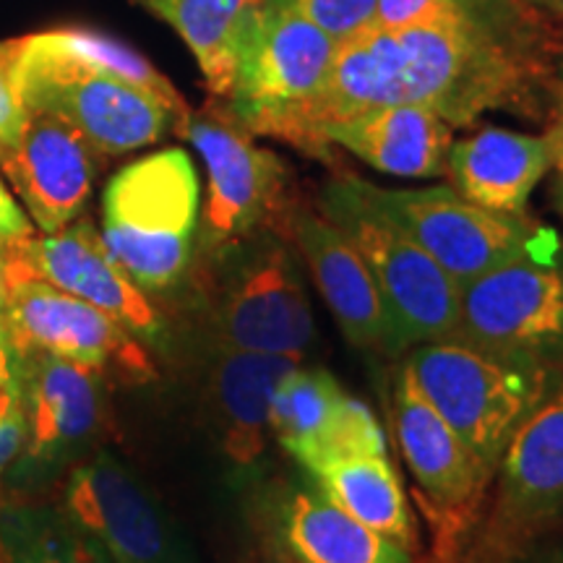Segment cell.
I'll use <instances>...</instances> for the list:
<instances>
[{"label": "cell", "instance_id": "1", "mask_svg": "<svg viewBox=\"0 0 563 563\" xmlns=\"http://www.w3.org/2000/svg\"><path fill=\"white\" fill-rule=\"evenodd\" d=\"M563 42L527 0H470L446 24L371 26L336 45L327 79L308 100L264 125V136L323 154V131L384 104H418L449 125L483 112L551 115Z\"/></svg>", "mask_w": 563, "mask_h": 563}, {"label": "cell", "instance_id": "2", "mask_svg": "<svg viewBox=\"0 0 563 563\" xmlns=\"http://www.w3.org/2000/svg\"><path fill=\"white\" fill-rule=\"evenodd\" d=\"M402 371L488 477L496 475L517 428L561 376L543 365L490 355L456 336L412 347Z\"/></svg>", "mask_w": 563, "mask_h": 563}, {"label": "cell", "instance_id": "3", "mask_svg": "<svg viewBox=\"0 0 563 563\" xmlns=\"http://www.w3.org/2000/svg\"><path fill=\"white\" fill-rule=\"evenodd\" d=\"M199 201V175L183 150L146 154L108 183L102 243L144 292H165L186 277Z\"/></svg>", "mask_w": 563, "mask_h": 563}, {"label": "cell", "instance_id": "4", "mask_svg": "<svg viewBox=\"0 0 563 563\" xmlns=\"http://www.w3.org/2000/svg\"><path fill=\"white\" fill-rule=\"evenodd\" d=\"M456 340L563 371V249L555 232L460 287Z\"/></svg>", "mask_w": 563, "mask_h": 563}, {"label": "cell", "instance_id": "5", "mask_svg": "<svg viewBox=\"0 0 563 563\" xmlns=\"http://www.w3.org/2000/svg\"><path fill=\"white\" fill-rule=\"evenodd\" d=\"M321 207L361 253L382 292L391 352L452 340L460 321V285L402 230L365 207L344 178L323 188Z\"/></svg>", "mask_w": 563, "mask_h": 563}, {"label": "cell", "instance_id": "6", "mask_svg": "<svg viewBox=\"0 0 563 563\" xmlns=\"http://www.w3.org/2000/svg\"><path fill=\"white\" fill-rule=\"evenodd\" d=\"M24 108L51 112L76 129L97 154L136 152L175 125L173 110L150 91L24 37L19 60Z\"/></svg>", "mask_w": 563, "mask_h": 563}, {"label": "cell", "instance_id": "7", "mask_svg": "<svg viewBox=\"0 0 563 563\" xmlns=\"http://www.w3.org/2000/svg\"><path fill=\"white\" fill-rule=\"evenodd\" d=\"M371 211L402 230L456 285H467L493 266L543 243L551 230L525 214H501L467 201L454 188H378L344 178Z\"/></svg>", "mask_w": 563, "mask_h": 563}, {"label": "cell", "instance_id": "8", "mask_svg": "<svg viewBox=\"0 0 563 563\" xmlns=\"http://www.w3.org/2000/svg\"><path fill=\"white\" fill-rule=\"evenodd\" d=\"M24 441L5 473L13 490H40L74 470L102 428L104 373L45 350H21Z\"/></svg>", "mask_w": 563, "mask_h": 563}, {"label": "cell", "instance_id": "9", "mask_svg": "<svg viewBox=\"0 0 563 563\" xmlns=\"http://www.w3.org/2000/svg\"><path fill=\"white\" fill-rule=\"evenodd\" d=\"M0 269L3 323L19 350H45L100 373L115 368L131 378L152 376L144 344L121 323L37 277L9 251L0 253Z\"/></svg>", "mask_w": 563, "mask_h": 563}, {"label": "cell", "instance_id": "10", "mask_svg": "<svg viewBox=\"0 0 563 563\" xmlns=\"http://www.w3.org/2000/svg\"><path fill=\"white\" fill-rule=\"evenodd\" d=\"M336 45L287 0H266L238 51V74L230 91L235 121L245 131L262 129L279 112L313 95L327 79Z\"/></svg>", "mask_w": 563, "mask_h": 563}, {"label": "cell", "instance_id": "11", "mask_svg": "<svg viewBox=\"0 0 563 563\" xmlns=\"http://www.w3.org/2000/svg\"><path fill=\"white\" fill-rule=\"evenodd\" d=\"M178 131L191 141L209 175L201 224L203 249H238L282 209L285 162L253 144L251 131L228 118L188 115Z\"/></svg>", "mask_w": 563, "mask_h": 563}, {"label": "cell", "instance_id": "12", "mask_svg": "<svg viewBox=\"0 0 563 563\" xmlns=\"http://www.w3.org/2000/svg\"><path fill=\"white\" fill-rule=\"evenodd\" d=\"M60 511L115 563H196L150 490L108 452L70 470Z\"/></svg>", "mask_w": 563, "mask_h": 563}, {"label": "cell", "instance_id": "13", "mask_svg": "<svg viewBox=\"0 0 563 563\" xmlns=\"http://www.w3.org/2000/svg\"><path fill=\"white\" fill-rule=\"evenodd\" d=\"M220 347L300 361L313 342V311L300 266L277 238H258L230 274L220 313Z\"/></svg>", "mask_w": 563, "mask_h": 563}, {"label": "cell", "instance_id": "14", "mask_svg": "<svg viewBox=\"0 0 563 563\" xmlns=\"http://www.w3.org/2000/svg\"><path fill=\"white\" fill-rule=\"evenodd\" d=\"M391 407L399 449L433 525L435 551L449 561L490 477L405 371L394 384Z\"/></svg>", "mask_w": 563, "mask_h": 563}, {"label": "cell", "instance_id": "15", "mask_svg": "<svg viewBox=\"0 0 563 563\" xmlns=\"http://www.w3.org/2000/svg\"><path fill=\"white\" fill-rule=\"evenodd\" d=\"M26 269L58 290L74 295L118 321L141 344L165 347L167 329L154 302L104 249L102 235L89 220L42 238H26L9 249Z\"/></svg>", "mask_w": 563, "mask_h": 563}, {"label": "cell", "instance_id": "16", "mask_svg": "<svg viewBox=\"0 0 563 563\" xmlns=\"http://www.w3.org/2000/svg\"><path fill=\"white\" fill-rule=\"evenodd\" d=\"M95 150L51 112L24 108L16 139L0 146V165L26 214L51 235L81 217L95 186Z\"/></svg>", "mask_w": 563, "mask_h": 563}, {"label": "cell", "instance_id": "17", "mask_svg": "<svg viewBox=\"0 0 563 563\" xmlns=\"http://www.w3.org/2000/svg\"><path fill=\"white\" fill-rule=\"evenodd\" d=\"M490 534L517 545L563 517V384L527 415L498 462Z\"/></svg>", "mask_w": 563, "mask_h": 563}, {"label": "cell", "instance_id": "18", "mask_svg": "<svg viewBox=\"0 0 563 563\" xmlns=\"http://www.w3.org/2000/svg\"><path fill=\"white\" fill-rule=\"evenodd\" d=\"M292 235L344 336L363 350L391 352V327L382 292L350 238L327 217L308 211L292 214Z\"/></svg>", "mask_w": 563, "mask_h": 563}, {"label": "cell", "instance_id": "19", "mask_svg": "<svg viewBox=\"0 0 563 563\" xmlns=\"http://www.w3.org/2000/svg\"><path fill=\"white\" fill-rule=\"evenodd\" d=\"M323 144L342 146L378 173L435 178L446 173L454 125L418 104H384L329 125Z\"/></svg>", "mask_w": 563, "mask_h": 563}, {"label": "cell", "instance_id": "20", "mask_svg": "<svg viewBox=\"0 0 563 563\" xmlns=\"http://www.w3.org/2000/svg\"><path fill=\"white\" fill-rule=\"evenodd\" d=\"M300 361L220 347L209 376V402L222 452L235 473H253L272 441V394Z\"/></svg>", "mask_w": 563, "mask_h": 563}, {"label": "cell", "instance_id": "21", "mask_svg": "<svg viewBox=\"0 0 563 563\" xmlns=\"http://www.w3.org/2000/svg\"><path fill=\"white\" fill-rule=\"evenodd\" d=\"M551 170V139L506 129H483L449 150L454 191L477 207L525 214L538 183Z\"/></svg>", "mask_w": 563, "mask_h": 563}, {"label": "cell", "instance_id": "22", "mask_svg": "<svg viewBox=\"0 0 563 563\" xmlns=\"http://www.w3.org/2000/svg\"><path fill=\"white\" fill-rule=\"evenodd\" d=\"M277 538L295 563H412L410 548L357 522L319 488H295L279 506Z\"/></svg>", "mask_w": 563, "mask_h": 563}, {"label": "cell", "instance_id": "23", "mask_svg": "<svg viewBox=\"0 0 563 563\" xmlns=\"http://www.w3.org/2000/svg\"><path fill=\"white\" fill-rule=\"evenodd\" d=\"M165 19L191 47L207 87L230 97L238 74V51L251 19L266 0H139Z\"/></svg>", "mask_w": 563, "mask_h": 563}, {"label": "cell", "instance_id": "24", "mask_svg": "<svg viewBox=\"0 0 563 563\" xmlns=\"http://www.w3.org/2000/svg\"><path fill=\"white\" fill-rule=\"evenodd\" d=\"M323 496L394 543L415 545V522L402 483L386 454L347 456L313 470Z\"/></svg>", "mask_w": 563, "mask_h": 563}, {"label": "cell", "instance_id": "25", "mask_svg": "<svg viewBox=\"0 0 563 563\" xmlns=\"http://www.w3.org/2000/svg\"><path fill=\"white\" fill-rule=\"evenodd\" d=\"M344 397L347 391L329 371L295 365L282 376L272 394V439L302 464L311 456L323 431L332 426Z\"/></svg>", "mask_w": 563, "mask_h": 563}, {"label": "cell", "instance_id": "26", "mask_svg": "<svg viewBox=\"0 0 563 563\" xmlns=\"http://www.w3.org/2000/svg\"><path fill=\"white\" fill-rule=\"evenodd\" d=\"M37 37L45 42L47 47H53V51L70 55V58L87 63L91 68L104 70V74L115 76V79H123L133 84V87L150 91V95H154L173 110L175 125H178V129L186 123V118L191 115L186 102H183V97L178 95V89H175L173 84L144 58V55H139L133 47L123 45V42L91 30H55L37 34Z\"/></svg>", "mask_w": 563, "mask_h": 563}, {"label": "cell", "instance_id": "27", "mask_svg": "<svg viewBox=\"0 0 563 563\" xmlns=\"http://www.w3.org/2000/svg\"><path fill=\"white\" fill-rule=\"evenodd\" d=\"M0 553L5 563H66L63 514L47 506H3L0 509Z\"/></svg>", "mask_w": 563, "mask_h": 563}, {"label": "cell", "instance_id": "28", "mask_svg": "<svg viewBox=\"0 0 563 563\" xmlns=\"http://www.w3.org/2000/svg\"><path fill=\"white\" fill-rule=\"evenodd\" d=\"M386 454V439L382 426L371 407L355 397H344L340 412L334 415L332 426L323 431L319 443L313 446L311 456L302 462L308 473H313L321 464L347 460V456Z\"/></svg>", "mask_w": 563, "mask_h": 563}, {"label": "cell", "instance_id": "29", "mask_svg": "<svg viewBox=\"0 0 563 563\" xmlns=\"http://www.w3.org/2000/svg\"><path fill=\"white\" fill-rule=\"evenodd\" d=\"M24 441V368L21 350L0 316V477H5Z\"/></svg>", "mask_w": 563, "mask_h": 563}, {"label": "cell", "instance_id": "30", "mask_svg": "<svg viewBox=\"0 0 563 563\" xmlns=\"http://www.w3.org/2000/svg\"><path fill=\"white\" fill-rule=\"evenodd\" d=\"M334 42H344L376 26L378 0H287Z\"/></svg>", "mask_w": 563, "mask_h": 563}, {"label": "cell", "instance_id": "31", "mask_svg": "<svg viewBox=\"0 0 563 563\" xmlns=\"http://www.w3.org/2000/svg\"><path fill=\"white\" fill-rule=\"evenodd\" d=\"M470 0H378V30H415V26L446 24L467 9Z\"/></svg>", "mask_w": 563, "mask_h": 563}, {"label": "cell", "instance_id": "32", "mask_svg": "<svg viewBox=\"0 0 563 563\" xmlns=\"http://www.w3.org/2000/svg\"><path fill=\"white\" fill-rule=\"evenodd\" d=\"M24 40L0 42V146H9L24 121V102L19 95V60Z\"/></svg>", "mask_w": 563, "mask_h": 563}, {"label": "cell", "instance_id": "33", "mask_svg": "<svg viewBox=\"0 0 563 563\" xmlns=\"http://www.w3.org/2000/svg\"><path fill=\"white\" fill-rule=\"evenodd\" d=\"M548 139H551V170L555 175V203L563 214V66L555 76L553 104H551V125H548Z\"/></svg>", "mask_w": 563, "mask_h": 563}, {"label": "cell", "instance_id": "34", "mask_svg": "<svg viewBox=\"0 0 563 563\" xmlns=\"http://www.w3.org/2000/svg\"><path fill=\"white\" fill-rule=\"evenodd\" d=\"M26 238H32V224L19 203L13 201V196L5 191L3 183H0V253L26 241Z\"/></svg>", "mask_w": 563, "mask_h": 563}, {"label": "cell", "instance_id": "35", "mask_svg": "<svg viewBox=\"0 0 563 563\" xmlns=\"http://www.w3.org/2000/svg\"><path fill=\"white\" fill-rule=\"evenodd\" d=\"M63 555H66V563H115L89 534L70 525L66 517H63Z\"/></svg>", "mask_w": 563, "mask_h": 563}, {"label": "cell", "instance_id": "36", "mask_svg": "<svg viewBox=\"0 0 563 563\" xmlns=\"http://www.w3.org/2000/svg\"><path fill=\"white\" fill-rule=\"evenodd\" d=\"M519 563H563V551H553V553L538 555V559H527V561H519Z\"/></svg>", "mask_w": 563, "mask_h": 563}, {"label": "cell", "instance_id": "37", "mask_svg": "<svg viewBox=\"0 0 563 563\" xmlns=\"http://www.w3.org/2000/svg\"><path fill=\"white\" fill-rule=\"evenodd\" d=\"M527 3L548 5V9H553V11H563V0H527Z\"/></svg>", "mask_w": 563, "mask_h": 563}, {"label": "cell", "instance_id": "38", "mask_svg": "<svg viewBox=\"0 0 563 563\" xmlns=\"http://www.w3.org/2000/svg\"><path fill=\"white\" fill-rule=\"evenodd\" d=\"M3 298H5V287H3V269H0V316H3Z\"/></svg>", "mask_w": 563, "mask_h": 563}, {"label": "cell", "instance_id": "39", "mask_svg": "<svg viewBox=\"0 0 563 563\" xmlns=\"http://www.w3.org/2000/svg\"><path fill=\"white\" fill-rule=\"evenodd\" d=\"M274 563H295V561H290V559H287V555H285V559H279V561H274Z\"/></svg>", "mask_w": 563, "mask_h": 563}, {"label": "cell", "instance_id": "40", "mask_svg": "<svg viewBox=\"0 0 563 563\" xmlns=\"http://www.w3.org/2000/svg\"><path fill=\"white\" fill-rule=\"evenodd\" d=\"M0 563H5V559H3V553H0Z\"/></svg>", "mask_w": 563, "mask_h": 563}]
</instances>
